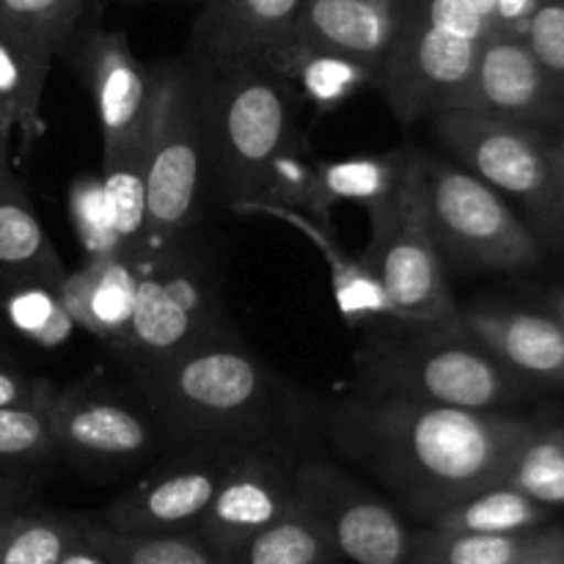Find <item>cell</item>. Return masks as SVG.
I'll list each match as a JSON object with an SVG mask.
<instances>
[{
    "label": "cell",
    "instance_id": "6da1fadb",
    "mask_svg": "<svg viewBox=\"0 0 564 564\" xmlns=\"http://www.w3.org/2000/svg\"><path fill=\"white\" fill-rule=\"evenodd\" d=\"M538 427L501 411L367 394L341 400L328 416L334 449L422 523L505 482L518 446Z\"/></svg>",
    "mask_w": 564,
    "mask_h": 564
},
{
    "label": "cell",
    "instance_id": "7a4b0ae2",
    "mask_svg": "<svg viewBox=\"0 0 564 564\" xmlns=\"http://www.w3.org/2000/svg\"><path fill=\"white\" fill-rule=\"evenodd\" d=\"M135 375L171 427L218 446H246L281 422L279 378L229 334Z\"/></svg>",
    "mask_w": 564,
    "mask_h": 564
},
{
    "label": "cell",
    "instance_id": "3957f363",
    "mask_svg": "<svg viewBox=\"0 0 564 564\" xmlns=\"http://www.w3.org/2000/svg\"><path fill=\"white\" fill-rule=\"evenodd\" d=\"M400 325V323H397ZM367 397H405L463 411H496L516 400L521 380L482 350L460 325H402L380 334L358 356Z\"/></svg>",
    "mask_w": 564,
    "mask_h": 564
},
{
    "label": "cell",
    "instance_id": "277c9868",
    "mask_svg": "<svg viewBox=\"0 0 564 564\" xmlns=\"http://www.w3.org/2000/svg\"><path fill=\"white\" fill-rule=\"evenodd\" d=\"M198 72L207 163L218 180L220 198L229 209L259 202L270 165L297 141L290 86L264 64Z\"/></svg>",
    "mask_w": 564,
    "mask_h": 564
},
{
    "label": "cell",
    "instance_id": "5b68a950",
    "mask_svg": "<svg viewBox=\"0 0 564 564\" xmlns=\"http://www.w3.org/2000/svg\"><path fill=\"white\" fill-rule=\"evenodd\" d=\"M147 237L138 253L163 251L198 218L207 165L202 72L191 61L152 66V102L141 138ZM135 253V257H138Z\"/></svg>",
    "mask_w": 564,
    "mask_h": 564
},
{
    "label": "cell",
    "instance_id": "8992f818",
    "mask_svg": "<svg viewBox=\"0 0 564 564\" xmlns=\"http://www.w3.org/2000/svg\"><path fill=\"white\" fill-rule=\"evenodd\" d=\"M400 25L378 86L402 124L433 116L466 88L494 33L468 0H397Z\"/></svg>",
    "mask_w": 564,
    "mask_h": 564
},
{
    "label": "cell",
    "instance_id": "52a82bcc",
    "mask_svg": "<svg viewBox=\"0 0 564 564\" xmlns=\"http://www.w3.org/2000/svg\"><path fill=\"white\" fill-rule=\"evenodd\" d=\"M369 248L361 253L378 273L391 306V323L452 325L460 306L446 281L424 193V154L408 149L400 185L389 204L369 215Z\"/></svg>",
    "mask_w": 564,
    "mask_h": 564
},
{
    "label": "cell",
    "instance_id": "ba28073f",
    "mask_svg": "<svg viewBox=\"0 0 564 564\" xmlns=\"http://www.w3.org/2000/svg\"><path fill=\"white\" fill-rule=\"evenodd\" d=\"M135 264V312L121 350L135 372L226 336L215 275L187 251L182 237L163 251L138 253Z\"/></svg>",
    "mask_w": 564,
    "mask_h": 564
},
{
    "label": "cell",
    "instance_id": "9c48e42d",
    "mask_svg": "<svg viewBox=\"0 0 564 564\" xmlns=\"http://www.w3.org/2000/svg\"><path fill=\"white\" fill-rule=\"evenodd\" d=\"M424 193L444 262L463 268L529 270L543 251L538 237L510 209L499 191L471 171L424 154Z\"/></svg>",
    "mask_w": 564,
    "mask_h": 564
},
{
    "label": "cell",
    "instance_id": "30bf717a",
    "mask_svg": "<svg viewBox=\"0 0 564 564\" xmlns=\"http://www.w3.org/2000/svg\"><path fill=\"white\" fill-rule=\"evenodd\" d=\"M430 119L438 141L485 185L523 202L545 224L564 218L554 152L534 127L452 108Z\"/></svg>",
    "mask_w": 564,
    "mask_h": 564
},
{
    "label": "cell",
    "instance_id": "8fae6325",
    "mask_svg": "<svg viewBox=\"0 0 564 564\" xmlns=\"http://www.w3.org/2000/svg\"><path fill=\"white\" fill-rule=\"evenodd\" d=\"M58 55L69 61L91 94L102 135V165L141 152L152 102V69L135 58L127 33L80 25L66 36Z\"/></svg>",
    "mask_w": 564,
    "mask_h": 564
},
{
    "label": "cell",
    "instance_id": "7c38bea8",
    "mask_svg": "<svg viewBox=\"0 0 564 564\" xmlns=\"http://www.w3.org/2000/svg\"><path fill=\"white\" fill-rule=\"evenodd\" d=\"M295 485L328 527L339 560L352 564H408L413 532L400 512L330 460L297 466Z\"/></svg>",
    "mask_w": 564,
    "mask_h": 564
},
{
    "label": "cell",
    "instance_id": "4fadbf2b",
    "mask_svg": "<svg viewBox=\"0 0 564 564\" xmlns=\"http://www.w3.org/2000/svg\"><path fill=\"white\" fill-rule=\"evenodd\" d=\"M246 449L248 446H215L209 455H193L160 468L113 499L97 523L121 534L196 532L220 482Z\"/></svg>",
    "mask_w": 564,
    "mask_h": 564
},
{
    "label": "cell",
    "instance_id": "5bb4252c",
    "mask_svg": "<svg viewBox=\"0 0 564 564\" xmlns=\"http://www.w3.org/2000/svg\"><path fill=\"white\" fill-rule=\"evenodd\" d=\"M292 499L295 471H290L281 457L248 446L220 482L196 532L215 554L231 564L257 534L286 516Z\"/></svg>",
    "mask_w": 564,
    "mask_h": 564
},
{
    "label": "cell",
    "instance_id": "9a60e30c",
    "mask_svg": "<svg viewBox=\"0 0 564 564\" xmlns=\"http://www.w3.org/2000/svg\"><path fill=\"white\" fill-rule=\"evenodd\" d=\"M444 108L529 127L551 124L562 116L554 80L545 75L527 42L505 31H494L485 39L471 80Z\"/></svg>",
    "mask_w": 564,
    "mask_h": 564
},
{
    "label": "cell",
    "instance_id": "2e32d148",
    "mask_svg": "<svg viewBox=\"0 0 564 564\" xmlns=\"http://www.w3.org/2000/svg\"><path fill=\"white\" fill-rule=\"evenodd\" d=\"M306 0H207L193 22L191 64L229 72L264 64L295 39Z\"/></svg>",
    "mask_w": 564,
    "mask_h": 564
},
{
    "label": "cell",
    "instance_id": "e0dca14e",
    "mask_svg": "<svg viewBox=\"0 0 564 564\" xmlns=\"http://www.w3.org/2000/svg\"><path fill=\"white\" fill-rule=\"evenodd\" d=\"M55 452L86 463H135L158 444L154 427L124 402L88 391H55L47 405Z\"/></svg>",
    "mask_w": 564,
    "mask_h": 564
},
{
    "label": "cell",
    "instance_id": "ac0fdd59",
    "mask_svg": "<svg viewBox=\"0 0 564 564\" xmlns=\"http://www.w3.org/2000/svg\"><path fill=\"white\" fill-rule=\"evenodd\" d=\"M457 325L518 378L564 383V334L554 317L516 308H460Z\"/></svg>",
    "mask_w": 564,
    "mask_h": 564
},
{
    "label": "cell",
    "instance_id": "d6986e66",
    "mask_svg": "<svg viewBox=\"0 0 564 564\" xmlns=\"http://www.w3.org/2000/svg\"><path fill=\"white\" fill-rule=\"evenodd\" d=\"M400 25L397 0H306L297 42L345 55L380 75Z\"/></svg>",
    "mask_w": 564,
    "mask_h": 564
},
{
    "label": "cell",
    "instance_id": "ffe728a7",
    "mask_svg": "<svg viewBox=\"0 0 564 564\" xmlns=\"http://www.w3.org/2000/svg\"><path fill=\"white\" fill-rule=\"evenodd\" d=\"M235 215H246V218H270L281 220L297 235L306 237L323 257L325 268H328L330 292H334L336 308H339L341 319L352 328H364V325L375 323V319H391L389 297H386L383 284H380L378 273L372 264L364 262L361 257H352L336 240L334 229L314 224L308 215L297 213V209L279 207L270 202H246L231 207Z\"/></svg>",
    "mask_w": 564,
    "mask_h": 564
},
{
    "label": "cell",
    "instance_id": "44dd1931",
    "mask_svg": "<svg viewBox=\"0 0 564 564\" xmlns=\"http://www.w3.org/2000/svg\"><path fill=\"white\" fill-rule=\"evenodd\" d=\"M58 301L77 328L124 350L135 312L138 264L127 253L86 259L58 284Z\"/></svg>",
    "mask_w": 564,
    "mask_h": 564
},
{
    "label": "cell",
    "instance_id": "7402d4cb",
    "mask_svg": "<svg viewBox=\"0 0 564 564\" xmlns=\"http://www.w3.org/2000/svg\"><path fill=\"white\" fill-rule=\"evenodd\" d=\"M408 149L386 154H364L350 160H330V163H314L312 187H308L303 215L314 224L330 229V213L336 204H361L367 213H378L400 185L402 169H405Z\"/></svg>",
    "mask_w": 564,
    "mask_h": 564
},
{
    "label": "cell",
    "instance_id": "603a6c76",
    "mask_svg": "<svg viewBox=\"0 0 564 564\" xmlns=\"http://www.w3.org/2000/svg\"><path fill=\"white\" fill-rule=\"evenodd\" d=\"M0 273L17 284H50L66 275L20 180L0 185Z\"/></svg>",
    "mask_w": 564,
    "mask_h": 564
},
{
    "label": "cell",
    "instance_id": "cb8c5ba5",
    "mask_svg": "<svg viewBox=\"0 0 564 564\" xmlns=\"http://www.w3.org/2000/svg\"><path fill=\"white\" fill-rule=\"evenodd\" d=\"M264 66H270L286 86L295 83L317 110H336L347 99L356 97L364 86L378 83L375 72H369L358 61L308 47L297 39L270 55Z\"/></svg>",
    "mask_w": 564,
    "mask_h": 564
},
{
    "label": "cell",
    "instance_id": "d4e9b609",
    "mask_svg": "<svg viewBox=\"0 0 564 564\" xmlns=\"http://www.w3.org/2000/svg\"><path fill=\"white\" fill-rule=\"evenodd\" d=\"M339 551L312 501L297 490L286 516L251 540L231 564H336Z\"/></svg>",
    "mask_w": 564,
    "mask_h": 564
},
{
    "label": "cell",
    "instance_id": "484cf974",
    "mask_svg": "<svg viewBox=\"0 0 564 564\" xmlns=\"http://www.w3.org/2000/svg\"><path fill=\"white\" fill-rule=\"evenodd\" d=\"M53 58L50 50L0 36V110L25 143L44 135L42 97Z\"/></svg>",
    "mask_w": 564,
    "mask_h": 564
},
{
    "label": "cell",
    "instance_id": "4316f807",
    "mask_svg": "<svg viewBox=\"0 0 564 564\" xmlns=\"http://www.w3.org/2000/svg\"><path fill=\"white\" fill-rule=\"evenodd\" d=\"M545 521H549L545 507L507 485H496V488L479 490L457 501L455 507L433 518L427 527L466 534H521L543 529Z\"/></svg>",
    "mask_w": 564,
    "mask_h": 564
},
{
    "label": "cell",
    "instance_id": "83f0119b",
    "mask_svg": "<svg viewBox=\"0 0 564 564\" xmlns=\"http://www.w3.org/2000/svg\"><path fill=\"white\" fill-rule=\"evenodd\" d=\"M83 527L58 512H0V564H61Z\"/></svg>",
    "mask_w": 564,
    "mask_h": 564
},
{
    "label": "cell",
    "instance_id": "f1b7e54d",
    "mask_svg": "<svg viewBox=\"0 0 564 564\" xmlns=\"http://www.w3.org/2000/svg\"><path fill=\"white\" fill-rule=\"evenodd\" d=\"M540 529L521 534H466L422 529L413 532L408 564H516L532 549Z\"/></svg>",
    "mask_w": 564,
    "mask_h": 564
},
{
    "label": "cell",
    "instance_id": "f546056e",
    "mask_svg": "<svg viewBox=\"0 0 564 564\" xmlns=\"http://www.w3.org/2000/svg\"><path fill=\"white\" fill-rule=\"evenodd\" d=\"M507 488L538 501L545 510L564 507V427H538L512 457Z\"/></svg>",
    "mask_w": 564,
    "mask_h": 564
},
{
    "label": "cell",
    "instance_id": "4dcf8cb0",
    "mask_svg": "<svg viewBox=\"0 0 564 564\" xmlns=\"http://www.w3.org/2000/svg\"><path fill=\"white\" fill-rule=\"evenodd\" d=\"M86 532L113 564H229L198 532L121 534L86 521Z\"/></svg>",
    "mask_w": 564,
    "mask_h": 564
},
{
    "label": "cell",
    "instance_id": "1f68e13d",
    "mask_svg": "<svg viewBox=\"0 0 564 564\" xmlns=\"http://www.w3.org/2000/svg\"><path fill=\"white\" fill-rule=\"evenodd\" d=\"M94 0H0V36L58 55Z\"/></svg>",
    "mask_w": 564,
    "mask_h": 564
},
{
    "label": "cell",
    "instance_id": "d6a6232c",
    "mask_svg": "<svg viewBox=\"0 0 564 564\" xmlns=\"http://www.w3.org/2000/svg\"><path fill=\"white\" fill-rule=\"evenodd\" d=\"M66 207H69L72 229L86 251V259L124 253L102 174H77L69 185Z\"/></svg>",
    "mask_w": 564,
    "mask_h": 564
},
{
    "label": "cell",
    "instance_id": "836d02e7",
    "mask_svg": "<svg viewBox=\"0 0 564 564\" xmlns=\"http://www.w3.org/2000/svg\"><path fill=\"white\" fill-rule=\"evenodd\" d=\"M3 312L17 334L42 350H58L77 330L75 319L66 314L58 292L50 284H17L6 295Z\"/></svg>",
    "mask_w": 564,
    "mask_h": 564
},
{
    "label": "cell",
    "instance_id": "e575fe53",
    "mask_svg": "<svg viewBox=\"0 0 564 564\" xmlns=\"http://www.w3.org/2000/svg\"><path fill=\"white\" fill-rule=\"evenodd\" d=\"M102 180L110 204H113L121 246H124L127 257L135 259L143 246V237H147V182H143L141 152L105 163Z\"/></svg>",
    "mask_w": 564,
    "mask_h": 564
},
{
    "label": "cell",
    "instance_id": "d590c367",
    "mask_svg": "<svg viewBox=\"0 0 564 564\" xmlns=\"http://www.w3.org/2000/svg\"><path fill=\"white\" fill-rule=\"evenodd\" d=\"M44 411L0 408V463H42L53 455L55 444Z\"/></svg>",
    "mask_w": 564,
    "mask_h": 564
},
{
    "label": "cell",
    "instance_id": "8d00e7d4",
    "mask_svg": "<svg viewBox=\"0 0 564 564\" xmlns=\"http://www.w3.org/2000/svg\"><path fill=\"white\" fill-rule=\"evenodd\" d=\"M314 176V163L306 154V143L295 141L286 152H281L275 158V163L270 165L268 185L259 202L279 204V207H290L303 213L308 198V187H312Z\"/></svg>",
    "mask_w": 564,
    "mask_h": 564
},
{
    "label": "cell",
    "instance_id": "74e56055",
    "mask_svg": "<svg viewBox=\"0 0 564 564\" xmlns=\"http://www.w3.org/2000/svg\"><path fill=\"white\" fill-rule=\"evenodd\" d=\"M523 42L532 50L538 64L545 75L554 80V86L564 80V6L562 3H540L538 11L529 20Z\"/></svg>",
    "mask_w": 564,
    "mask_h": 564
},
{
    "label": "cell",
    "instance_id": "f35d334b",
    "mask_svg": "<svg viewBox=\"0 0 564 564\" xmlns=\"http://www.w3.org/2000/svg\"><path fill=\"white\" fill-rule=\"evenodd\" d=\"M55 389L42 378H28L17 369L0 367V408H47Z\"/></svg>",
    "mask_w": 564,
    "mask_h": 564
},
{
    "label": "cell",
    "instance_id": "ab89813d",
    "mask_svg": "<svg viewBox=\"0 0 564 564\" xmlns=\"http://www.w3.org/2000/svg\"><path fill=\"white\" fill-rule=\"evenodd\" d=\"M538 0H496V31H499L501 22L505 25L501 31L523 39L529 20L538 11Z\"/></svg>",
    "mask_w": 564,
    "mask_h": 564
},
{
    "label": "cell",
    "instance_id": "60d3db41",
    "mask_svg": "<svg viewBox=\"0 0 564 564\" xmlns=\"http://www.w3.org/2000/svg\"><path fill=\"white\" fill-rule=\"evenodd\" d=\"M516 564H564V532L562 529H540L532 549Z\"/></svg>",
    "mask_w": 564,
    "mask_h": 564
},
{
    "label": "cell",
    "instance_id": "b9f144b4",
    "mask_svg": "<svg viewBox=\"0 0 564 564\" xmlns=\"http://www.w3.org/2000/svg\"><path fill=\"white\" fill-rule=\"evenodd\" d=\"M61 564H113V562H110L108 554H105V551L99 549L91 538H88L86 527H83L80 538L72 543V549L66 551Z\"/></svg>",
    "mask_w": 564,
    "mask_h": 564
},
{
    "label": "cell",
    "instance_id": "7bdbcfd3",
    "mask_svg": "<svg viewBox=\"0 0 564 564\" xmlns=\"http://www.w3.org/2000/svg\"><path fill=\"white\" fill-rule=\"evenodd\" d=\"M11 132H14V127H11V119L3 113V110H0V185L17 180V176L11 174V165H9V138H11Z\"/></svg>",
    "mask_w": 564,
    "mask_h": 564
},
{
    "label": "cell",
    "instance_id": "ee69618b",
    "mask_svg": "<svg viewBox=\"0 0 564 564\" xmlns=\"http://www.w3.org/2000/svg\"><path fill=\"white\" fill-rule=\"evenodd\" d=\"M20 496H22L20 482H14L11 477H3V474H0V512L14 510V505L20 501Z\"/></svg>",
    "mask_w": 564,
    "mask_h": 564
},
{
    "label": "cell",
    "instance_id": "f6af8a7d",
    "mask_svg": "<svg viewBox=\"0 0 564 564\" xmlns=\"http://www.w3.org/2000/svg\"><path fill=\"white\" fill-rule=\"evenodd\" d=\"M468 3H471L474 9H477V14L485 17L496 31V0H468Z\"/></svg>",
    "mask_w": 564,
    "mask_h": 564
},
{
    "label": "cell",
    "instance_id": "bcb514c9",
    "mask_svg": "<svg viewBox=\"0 0 564 564\" xmlns=\"http://www.w3.org/2000/svg\"><path fill=\"white\" fill-rule=\"evenodd\" d=\"M551 317L556 319V323H560V328H562V334H564V290H556V292H551Z\"/></svg>",
    "mask_w": 564,
    "mask_h": 564
},
{
    "label": "cell",
    "instance_id": "7dc6e473",
    "mask_svg": "<svg viewBox=\"0 0 564 564\" xmlns=\"http://www.w3.org/2000/svg\"><path fill=\"white\" fill-rule=\"evenodd\" d=\"M551 152H554V163H556V174H560V187H562V196H564V138L560 147H551Z\"/></svg>",
    "mask_w": 564,
    "mask_h": 564
},
{
    "label": "cell",
    "instance_id": "c3c4849f",
    "mask_svg": "<svg viewBox=\"0 0 564 564\" xmlns=\"http://www.w3.org/2000/svg\"><path fill=\"white\" fill-rule=\"evenodd\" d=\"M94 3H102V0H94Z\"/></svg>",
    "mask_w": 564,
    "mask_h": 564
}]
</instances>
